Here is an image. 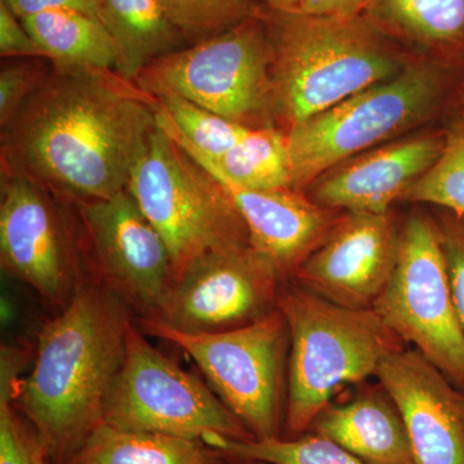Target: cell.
I'll return each instance as SVG.
<instances>
[{
  "mask_svg": "<svg viewBox=\"0 0 464 464\" xmlns=\"http://www.w3.org/2000/svg\"><path fill=\"white\" fill-rule=\"evenodd\" d=\"M158 124V99L114 70L54 63L2 128V161L66 200L127 188Z\"/></svg>",
  "mask_w": 464,
  "mask_h": 464,
  "instance_id": "1",
  "label": "cell"
},
{
  "mask_svg": "<svg viewBox=\"0 0 464 464\" xmlns=\"http://www.w3.org/2000/svg\"><path fill=\"white\" fill-rule=\"evenodd\" d=\"M130 324L127 302L106 284L91 283L39 333L32 372L14 381L12 399L54 462L65 464L102 423Z\"/></svg>",
  "mask_w": 464,
  "mask_h": 464,
  "instance_id": "2",
  "label": "cell"
},
{
  "mask_svg": "<svg viewBox=\"0 0 464 464\" xmlns=\"http://www.w3.org/2000/svg\"><path fill=\"white\" fill-rule=\"evenodd\" d=\"M261 11L274 44V125L284 133L411 63L362 16H308L264 2Z\"/></svg>",
  "mask_w": 464,
  "mask_h": 464,
  "instance_id": "3",
  "label": "cell"
},
{
  "mask_svg": "<svg viewBox=\"0 0 464 464\" xmlns=\"http://www.w3.org/2000/svg\"><path fill=\"white\" fill-rule=\"evenodd\" d=\"M276 308L289 332L286 427L311 424L341 387L375 377L384 357L402 342L373 308H348L301 285L280 289Z\"/></svg>",
  "mask_w": 464,
  "mask_h": 464,
  "instance_id": "4",
  "label": "cell"
},
{
  "mask_svg": "<svg viewBox=\"0 0 464 464\" xmlns=\"http://www.w3.org/2000/svg\"><path fill=\"white\" fill-rule=\"evenodd\" d=\"M261 5L231 29L149 63L134 83L179 96L244 127L274 125V44Z\"/></svg>",
  "mask_w": 464,
  "mask_h": 464,
  "instance_id": "5",
  "label": "cell"
},
{
  "mask_svg": "<svg viewBox=\"0 0 464 464\" xmlns=\"http://www.w3.org/2000/svg\"><path fill=\"white\" fill-rule=\"evenodd\" d=\"M127 190L166 241L177 277L207 253L249 243L243 217L224 186L159 123Z\"/></svg>",
  "mask_w": 464,
  "mask_h": 464,
  "instance_id": "6",
  "label": "cell"
},
{
  "mask_svg": "<svg viewBox=\"0 0 464 464\" xmlns=\"http://www.w3.org/2000/svg\"><path fill=\"white\" fill-rule=\"evenodd\" d=\"M441 92L435 66L411 63L393 78L290 128L285 136L293 190L420 123L438 106Z\"/></svg>",
  "mask_w": 464,
  "mask_h": 464,
  "instance_id": "7",
  "label": "cell"
},
{
  "mask_svg": "<svg viewBox=\"0 0 464 464\" xmlns=\"http://www.w3.org/2000/svg\"><path fill=\"white\" fill-rule=\"evenodd\" d=\"M140 329L182 348L253 439L279 438L289 332L277 308L228 331L186 333L146 316Z\"/></svg>",
  "mask_w": 464,
  "mask_h": 464,
  "instance_id": "8",
  "label": "cell"
},
{
  "mask_svg": "<svg viewBox=\"0 0 464 464\" xmlns=\"http://www.w3.org/2000/svg\"><path fill=\"white\" fill-rule=\"evenodd\" d=\"M102 422L123 431L203 441L253 439L207 384L186 373L130 324L123 364L103 405Z\"/></svg>",
  "mask_w": 464,
  "mask_h": 464,
  "instance_id": "9",
  "label": "cell"
},
{
  "mask_svg": "<svg viewBox=\"0 0 464 464\" xmlns=\"http://www.w3.org/2000/svg\"><path fill=\"white\" fill-rule=\"evenodd\" d=\"M374 313L464 391V329L458 316L438 221L413 215L400 232L398 262Z\"/></svg>",
  "mask_w": 464,
  "mask_h": 464,
  "instance_id": "10",
  "label": "cell"
},
{
  "mask_svg": "<svg viewBox=\"0 0 464 464\" xmlns=\"http://www.w3.org/2000/svg\"><path fill=\"white\" fill-rule=\"evenodd\" d=\"M282 282L250 243L213 250L177 277L166 304L152 317L186 333L239 328L276 308Z\"/></svg>",
  "mask_w": 464,
  "mask_h": 464,
  "instance_id": "11",
  "label": "cell"
},
{
  "mask_svg": "<svg viewBox=\"0 0 464 464\" xmlns=\"http://www.w3.org/2000/svg\"><path fill=\"white\" fill-rule=\"evenodd\" d=\"M76 210L92 258L106 285L157 316L176 283L166 241L130 192L105 200H70Z\"/></svg>",
  "mask_w": 464,
  "mask_h": 464,
  "instance_id": "12",
  "label": "cell"
},
{
  "mask_svg": "<svg viewBox=\"0 0 464 464\" xmlns=\"http://www.w3.org/2000/svg\"><path fill=\"white\" fill-rule=\"evenodd\" d=\"M56 194L2 161L0 257L5 271L51 301L69 297L75 252ZM72 298V297H69Z\"/></svg>",
  "mask_w": 464,
  "mask_h": 464,
  "instance_id": "13",
  "label": "cell"
},
{
  "mask_svg": "<svg viewBox=\"0 0 464 464\" xmlns=\"http://www.w3.org/2000/svg\"><path fill=\"white\" fill-rule=\"evenodd\" d=\"M389 213H348L295 271L302 288L348 308H372L398 262Z\"/></svg>",
  "mask_w": 464,
  "mask_h": 464,
  "instance_id": "14",
  "label": "cell"
},
{
  "mask_svg": "<svg viewBox=\"0 0 464 464\" xmlns=\"http://www.w3.org/2000/svg\"><path fill=\"white\" fill-rule=\"evenodd\" d=\"M375 377L404 420L414 464H464V391L413 347L384 357Z\"/></svg>",
  "mask_w": 464,
  "mask_h": 464,
  "instance_id": "15",
  "label": "cell"
},
{
  "mask_svg": "<svg viewBox=\"0 0 464 464\" xmlns=\"http://www.w3.org/2000/svg\"><path fill=\"white\" fill-rule=\"evenodd\" d=\"M217 181L243 217L250 246L273 266L283 282L295 276L338 222L334 209L319 206L292 188L250 190L225 179Z\"/></svg>",
  "mask_w": 464,
  "mask_h": 464,
  "instance_id": "16",
  "label": "cell"
},
{
  "mask_svg": "<svg viewBox=\"0 0 464 464\" xmlns=\"http://www.w3.org/2000/svg\"><path fill=\"white\" fill-rule=\"evenodd\" d=\"M444 134L411 137L353 159L323 176L311 200L348 213H389V208L438 160Z\"/></svg>",
  "mask_w": 464,
  "mask_h": 464,
  "instance_id": "17",
  "label": "cell"
},
{
  "mask_svg": "<svg viewBox=\"0 0 464 464\" xmlns=\"http://www.w3.org/2000/svg\"><path fill=\"white\" fill-rule=\"evenodd\" d=\"M310 430L369 464H414L404 420L386 391L329 404Z\"/></svg>",
  "mask_w": 464,
  "mask_h": 464,
  "instance_id": "18",
  "label": "cell"
},
{
  "mask_svg": "<svg viewBox=\"0 0 464 464\" xmlns=\"http://www.w3.org/2000/svg\"><path fill=\"white\" fill-rule=\"evenodd\" d=\"M362 16L396 43L464 56V0H371Z\"/></svg>",
  "mask_w": 464,
  "mask_h": 464,
  "instance_id": "19",
  "label": "cell"
},
{
  "mask_svg": "<svg viewBox=\"0 0 464 464\" xmlns=\"http://www.w3.org/2000/svg\"><path fill=\"white\" fill-rule=\"evenodd\" d=\"M100 20L121 52L116 72L134 82L157 58L188 47L159 0H99Z\"/></svg>",
  "mask_w": 464,
  "mask_h": 464,
  "instance_id": "20",
  "label": "cell"
},
{
  "mask_svg": "<svg viewBox=\"0 0 464 464\" xmlns=\"http://www.w3.org/2000/svg\"><path fill=\"white\" fill-rule=\"evenodd\" d=\"M20 20L52 63L118 70L121 52L100 18L65 9Z\"/></svg>",
  "mask_w": 464,
  "mask_h": 464,
  "instance_id": "21",
  "label": "cell"
},
{
  "mask_svg": "<svg viewBox=\"0 0 464 464\" xmlns=\"http://www.w3.org/2000/svg\"><path fill=\"white\" fill-rule=\"evenodd\" d=\"M179 146L216 179L250 190H293L286 136L277 128H250L218 160L203 157L188 146Z\"/></svg>",
  "mask_w": 464,
  "mask_h": 464,
  "instance_id": "22",
  "label": "cell"
},
{
  "mask_svg": "<svg viewBox=\"0 0 464 464\" xmlns=\"http://www.w3.org/2000/svg\"><path fill=\"white\" fill-rule=\"evenodd\" d=\"M65 464H207L194 440L123 431L101 423Z\"/></svg>",
  "mask_w": 464,
  "mask_h": 464,
  "instance_id": "23",
  "label": "cell"
},
{
  "mask_svg": "<svg viewBox=\"0 0 464 464\" xmlns=\"http://www.w3.org/2000/svg\"><path fill=\"white\" fill-rule=\"evenodd\" d=\"M158 123L174 141L218 160L250 128L179 96L159 97Z\"/></svg>",
  "mask_w": 464,
  "mask_h": 464,
  "instance_id": "24",
  "label": "cell"
},
{
  "mask_svg": "<svg viewBox=\"0 0 464 464\" xmlns=\"http://www.w3.org/2000/svg\"><path fill=\"white\" fill-rule=\"evenodd\" d=\"M203 444L218 453L246 462L266 464H369L320 435L295 440L280 438L235 440L225 436H208Z\"/></svg>",
  "mask_w": 464,
  "mask_h": 464,
  "instance_id": "25",
  "label": "cell"
},
{
  "mask_svg": "<svg viewBox=\"0 0 464 464\" xmlns=\"http://www.w3.org/2000/svg\"><path fill=\"white\" fill-rule=\"evenodd\" d=\"M401 199L433 204L464 217V118L449 127L438 160Z\"/></svg>",
  "mask_w": 464,
  "mask_h": 464,
  "instance_id": "26",
  "label": "cell"
},
{
  "mask_svg": "<svg viewBox=\"0 0 464 464\" xmlns=\"http://www.w3.org/2000/svg\"><path fill=\"white\" fill-rule=\"evenodd\" d=\"M188 45L231 29L257 14L261 0H159Z\"/></svg>",
  "mask_w": 464,
  "mask_h": 464,
  "instance_id": "27",
  "label": "cell"
},
{
  "mask_svg": "<svg viewBox=\"0 0 464 464\" xmlns=\"http://www.w3.org/2000/svg\"><path fill=\"white\" fill-rule=\"evenodd\" d=\"M0 67V127L12 121L50 75L48 58H2Z\"/></svg>",
  "mask_w": 464,
  "mask_h": 464,
  "instance_id": "28",
  "label": "cell"
},
{
  "mask_svg": "<svg viewBox=\"0 0 464 464\" xmlns=\"http://www.w3.org/2000/svg\"><path fill=\"white\" fill-rule=\"evenodd\" d=\"M0 390V464H39L45 451L38 436L32 435L16 414L11 374L2 373Z\"/></svg>",
  "mask_w": 464,
  "mask_h": 464,
  "instance_id": "29",
  "label": "cell"
},
{
  "mask_svg": "<svg viewBox=\"0 0 464 464\" xmlns=\"http://www.w3.org/2000/svg\"><path fill=\"white\" fill-rule=\"evenodd\" d=\"M438 225L451 295L464 329V217L448 210Z\"/></svg>",
  "mask_w": 464,
  "mask_h": 464,
  "instance_id": "30",
  "label": "cell"
},
{
  "mask_svg": "<svg viewBox=\"0 0 464 464\" xmlns=\"http://www.w3.org/2000/svg\"><path fill=\"white\" fill-rule=\"evenodd\" d=\"M0 56L48 58L38 43L34 41L20 18L3 2H0Z\"/></svg>",
  "mask_w": 464,
  "mask_h": 464,
  "instance_id": "31",
  "label": "cell"
},
{
  "mask_svg": "<svg viewBox=\"0 0 464 464\" xmlns=\"http://www.w3.org/2000/svg\"><path fill=\"white\" fill-rule=\"evenodd\" d=\"M18 18H27L51 11H79L100 18L99 0H0Z\"/></svg>",
  "mask_w": 464,
  "mask_h": 464,
  "instance_id": "32",
  "label": "cell"
},
{
  "mask_svg": "<svg viewBox=\"0 0 464 464\" xmlns=\"http://www.w3.org/2000/svg\"><path fill=\"white\" fill-rule=\"evenodd\" d=\"M371 0H299L297 12L315 17L351 18L364 14Z\"/></svg>",
  "mask_w": 464,
  "mask_h": 464,
  "instance_id": "33",
  "label": "cell"
},
{
  "mask_svg": "<svg viewBox=\"0 0 464 464\" xmlns=\"http://www.w3.org/2000/svg\"><path fill=\"white\" fill-rule=\"evenodd\" d=\"M268 7L284 9V11H297L299 0H261Z\"/></svg>",
  "mask_w": 464,
  "mask_h": 464,
  "instance_id": "34",
  "label": "cell"
},
{
  "mask_svg": "<svg viewBox=\"0 0 464 464\" xmlns=\"http://www.w3.org/2000/svg\"><path fill=\"white\" fill-rule=\"evenodd\" d=\"M39 464H51L50 460H48L47 454H43L41 460H39Z\"/></svg>",
  "mask_w": 464,
  "mask_h": 464,
  "instance_id": "35",
  "label": "cell"
},
{
  "mask_svg": "<svg viewBox=\"0 0 464 464\" xmlns=\"http://www.w3.org/2000/svg\"><path fill=\"white\" fill-rule=\"evenodd\" d=\"M249 464H266V463L249 462Z\"/></svg>",
  "mask_w": 464,
  "mask_h": 464,
  "instance_id": "36",
  "label": "cell"
},
{
  "mask_svg": "<svg viewBox=\"0 0 464 464\" xmlns=\"http://www.w3.org/2000/svg\"><path fill=\"white\" fill-rule=\"evenodd\" d=\"M463 105H464V100H463Z\"/></svg>",
  "mask_w": 464,
  "mask_h": 464,
  "instance_id": "37",
  "label": "cell"
}]
</instances>
